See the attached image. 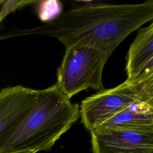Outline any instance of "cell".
Masks as SVG:
<instances>
[{
	"label": "cell",
	"mask_w": 153,
	"mask_h": 153,
	"mask_svg": "<svg viewBox=\"0 0 153 153\" xmlns=\"http://www.w3.org/2000/svg\"><path fill=\"white\" fill-rule=\"evenodd\" d=\"M152 19V0L136 4H90L69 9L21 33L53 37L65 47L86 45L108 59L128 35Z\"/></svg>",
	"instance_id": "6da1fadb"
},
{
	"label": "cell",
	"mask_w": 153,
	"mask_h": 153,
	"mask_svg": "<svg viewBox=\"0 0 153 153\" xmlns=\"http://www.w3.org/2000/svg\"><path fill=\"white\" fill-rule=\"evenodd\" d=\"M79 108L55 84L37 90L36 100L28 115L0 142V153L50 151L56 141L78 120Z\"/></svg>",
	"instance_id": "7a4b0ae2"
},
{
	"label": "cell",
	"mask_w": 153,
	"mask_h": 153,
	"mask_svg": "<svg viewBox=\"0 0 153 153\" xmlns=\"http://www.w3.org/2000/svg\"><path fill=\"white\" fill-rule=\"evenodd\" d=\"M136 102L153 103V75L126 79L84 99L79 108L84 127L90 132Z\"/></svg>",
	"instance_id": "3957f363"
},
{
	"label": "cell",
	"mask_w": 153,
	"mask_h": 153,
	"mask_svg": "<svg viewBox=\"0 0 153 153\" xmlns=\"http://www.w3.org/2000/svg\"><path fill=\"white\" fill-rule=\"evenodd\" d=\"M107 60L102 53L86 45L66 47L55 84L69 99L89 88L100 91L104 90L102 72Z\"/></svg>",
	"instance_id": "277c9868"
},
{
	"label": "cell",
	"mask_w": 153,
	"mask_h": 153,
	"mask_svg": "<svg viewBox=\"0 0 153 153\" xmlns=\"http://www.w3.org/2000/svg\"><path fill=\"white\" fill-rule=\"evenodd\" d=\"M90 134L93 153H153V131L109 128Z\"/></svg>",
	"instance_id": "5b68a950"
},
{
	"label": "cell",
	"mask_w": 153,
	"mask_h": 153,
	"mask_svg": "<svg viewBox=\"0 0 153 153\" xmlns=\"http://www.w3.org/2000/svg\"><path fill=\"white\" fill-rule=\"evenodd\" d=\"M37 98V90L22 85L0 90V142L28 115Z\"/></svg>",
	"instance_id": "8992f818"
},
{
	"label": "cell",
	"mask_w": 153,
	"mask_h": 153,
	"mask_svg": "<svg viewBox=\"0 0 153 153\" xmlns=\"http://www.w3.org/2000/svg\"><path fill=\"white\" fill-rule=\"evenodd\" d=\"M109 128L153 131V103H134L93 130Z\"/></svg>",
	"instance_id": "52a82bcc"
},
{
	"label": "cell",
	"mask_w": 153,
	"mask_h": 153,
	"mask_svg": "<svg viewBox=\"0 0 153 153\" xmlns=\"http://www.w3.org/2000/svg\"><path fill=\"white\" fill-rule=\"evenodd\" d=\"M153 66V23L140 28L127 56V79H133Z\"/></svg>",
	"instance_id": "ba28073f"
},
{
	"label": "cell",
	"mask_w": 153,
	"mask_h": 153,
	"mask_svg": "<svg viewBox=\"0 0 153 153\" xmlns=\"http://www.w3.org/2000/svg\"><path fill=\"white\" fill-rule=\"evenodd\" d=\"M36 1L0 0V23L10 13L24 6L36 3Z\"/></svg>",
	"instance_id": "9c48e42d"
},
{
	"label": "cell",
	"mask_w": 153,
	"mask_h": 153,
	"mask_svg": "<svg viewBox=\"0 0 153 153\" xmlns=\"http://www.w3.org/2000/svg\"><path fill=\"white\" fill-rule=\"evenodd\" d=\"M42 2L43 4L39 9V16L42 21L45 19L49 20V22L50 17H52L54 14H55L56 17H57L56 14H59V15L61 14L60 13L61 10V4L59 1H50Z\"/></svg>",
	"instance_id": "30bf717a"
},
{
	"label": "cell",
	"mask_w": 153,
	"mask_h": 153,
	"mask_svg": "<svg viewBox=\"0 0 153 153\" xmlns=\"http://www.w3.org/2000/svg\"><path fill=\"white\" fill-rule=\"evenodd\" d=\"M5 153H36V152L32 151H16L8 152Z\"/></svg>",
	"instance_id": "8fae6325"
}]
</instances>
